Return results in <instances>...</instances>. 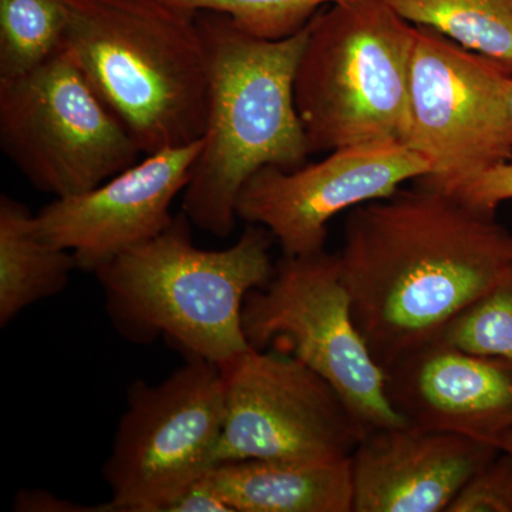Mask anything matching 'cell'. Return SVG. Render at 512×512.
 I'll use <instances>...</instances> for the list:
<instances>
[{"label":"cell","mask_w":512,"mask_h":512,"mask_svg":"<svg viewBox=\"0 0 512 512\" xmlns=\"http://www.w3.org/2000/svg\"><path fill=\"white\" fill-rule=\"evenodd\" d=\"M338 258L357 328L386 370L503 278L512 234L494 212L417 184L350 210Z\"/></svg>","instance_id":"cell-1"},{"label":"cell","mask_w":512,"mask_h":512,"mask_svg":"<svg viewBox=\"0 0 512 512\" xmlns=\"http://www.w3.org/2000/svg\"><path fill=\"white\" fill-rule=\"evenodd\" d=\"M197 19L208 64V121L183 212L195 227L227 238L237 224L239 192L256 171L296 170L312 154L295 103L308 26L266 40L221 13L198 12Z\"/></svg>","instance_id":"cell-2"},{"label":"cell","mask_w":512,"mask_h":512,"mask_svg":"<svg viewBox=\"0 0 512 512\" xmlns=\"http://www.w3.org/2000/svg\"><path fill=\"white\" fill-rule=\"evenodd\" d=\"M183 211L157 237L97 269L114 328L130 342L167 339L187 359L222 365L251 348L242 329L245 298L275 265L272 237L248 224L231 247H195Z\"/></svg>","instance_id":"cell-3"},{"label":"cell","mask_w":512,"mask_h":512,"mask_svg":"<svg viewBox=\"0 0 512 512\" xmlns=\"http://www.w3.org/2000/svg\"><path fill=\"white\" fill-rule=\"evenodd\" d=\"M63 3L64 45L141 153L204 138L210 83L197 13L165 0Z\"/></svg>","instance_id":"cell-4"},{"label":"cell","mask_w":512,"mask_h":512,"mask_svg":"<svg viewBox=\"0 0 512 512\" xmlns=\"http://www.w3.org/2000/svg\"><path fill=\"white\" fill-rule=\"evenodd\" d=\"M413 43L414 25L386 0H343L320 10L295 76L312 153L403 143Z\"/></svg>","instance_id":"cell-5"},{"label":"cell","mask_w":512,"mask_h":512,"mask_svg":"<svg viewBox=\"0 0 512 512\" xmlns=\"http://www.w3.org/2000/svg\"><path fill=\"white\" fill-rule=\"evenodd\" d=\"M249 346L289 353L328 380L367 433L407 426L386 393V373L353 318L338 254L284 255L242 308Z\"/></svg>","instance_id":"cell-6"},{"label":"cell","mask_w":512,"mask_h":512,"mask_svg":"<svg viewBox=\"0 0 512 512\" xmlns=\"http://www.w3.org/2000/svg\"><path fill=\"white\" fill-rule=\"evenodd\" d=\"M0 146L55 198L99 187L141 154L66 45L33 72L0 80Z\"/></svg>","instance_id":"cell-7"},{"label":"cell","mask_w":512,"mask_h":512,"mask_svg":"<svg viewBox=\"0 0 512 512\" xmlns=\"http://www.w3.org/2000/svg\"><path fill=\"white\" fill-rule=\"evenodd\" d=\"M224 419V380L208 360L187 359L154 386L131 384L103 467L109 512H165L215 467Z\"/></svg>","instance_id":"cell-8"},{"label":"cell","mask_w":512,"mask_h":512,"mask_svg":"<svg viewBox=\"0 0 512 512\" xmlns=\"http://www.w3.org/2000/svg\"><path fill=\"white\" fill-rule=\"evenodd\" d=\"M225 419L215 466L349 460L367 431L338 390L289 353L249 348L220 365Z\"/></svg>","instance_id":"cell-9"},{"label":"cell","mask_w":512,"mask_h":512,"mask_svg":"<svg viewBox=\"0 0 512 512\" xmlns=\"http://www.w3.org/2000/svg\"><path fill=\"white\" fill-rule=\"evenodd\" d=\"M511 77L436 30L414 26L403 143L431 165L417 184L453 194L511 160L505 114Z\"/></svg>","instance_id":"cell-10"},{"label":"cell","mask_w":512,"mask_h":512,"mask_svg":"<svg viewBox=\"0 0 512 512\" xmlns=\"http://www.w3.org/2000/svg\"><path fill=\"white\" fill-rule=\"evenodd\" d=\"M431 171L423 154L403 143L339 148L296 170L265 167L239 192L237 215L261 225L284 255L325 251L329 222L343 211L389 198Z\"/></svg>","instance_id":"cell-11"},{"label":"cell","mask_w":512,"mask_h":512,"mask_svg":"<svg viewBox=\"0 0 512 512\" xmlns=\"http://www.w3.org/2000/svg\"><path fill=\"white\" fill-rule=\"evenodd\" d=\"M204 140L147 154L93 190L55 198L36 214L40 235L96 272L173 221L171 205L190 183Z\"/></svg>","instance_id":"cell-12"},{"label":"cell","mask_w":512,"mask_h":512,"mask_svg":"<svg viewBox=\"0 0 512 512\" xmlns=\"http://www.w3.org/2000/svg\"><path fill=\"white\" fill-rule=\"evenodd\" d=\"M394 410L416 429L500 448L512 430V360L427 343L384 370Z\"/></svg>","instance_id":"cell-13"},{"label":"cell","mask_w":512,"mask_h":512,"mask_svg":"<svg viewBox=\"0 0 512 512\" xmlns=\"http://www.w3.org/2000/svg\"><path fill=\"white\" fill-rule=\"evenodd\" d=\"M500 448L400 426L370 431L350 457L353 512H447Z\"/></svg>","instance_id":"cell-14"},{"label":"cell","mask_w":512,"mask_h":512,"mask_svg":"<svg viewBox=\"0 0 512 512\" xmlns=\"http://www.w3.org/2000/svg\"><path fill=\"white\" fill-rule=\"evenodd\" d=\"M205 483L235 512H353L352 463L242 460L218 464Z\"/></svg>","instance_id":"cell-15"},{"label":"cell","mask_w":512,"mask_h":512,"mask_svg":"<svg viewBox=\"0 0 512 512\" xmlns=\"http://www.w3.org/2000/svg\"><path fill=\"white\" fill-rule=\"evenodd\" d=\"M77 268L72 252L40 235L36 214L9 195L0 197V326L63 292Z\"/></svg>","instance_id":"cell-16"},{"label":"cell","mask_w":512,"mask_h":512,"mask_svg":"<svg viewBox=\"0 0 512 512\" xmlns=\"http://www.w3.org/2000/svg\"><path fill=\"white\" fill-rule=\"evenodd\" d=\"M414 26L436 30L512 76V0H386Z\"/></svg>","instance_id":"cell-17"},{"label":"cell","mask_w":512,"mask_h":512,"mask_svg":"<svg viewBox=\"0 0 512 512\" xmlns=\"http://www.w3.org/2000/svg\"><path fill=\"white\" fill-rule=\"evenodd\" d=\"M63 0H0V80L16 79L64 47Z\"/></svg>","instance_id":"cell-18"},{"label":"cell","mask_w":512,"mask_h":512,"mask_svg":"<svg viewBox=\"0 0 512 512\" xmlns=\"http://www.w3.org/2000/svg\"><path fill=\"white\" fill-rule=\"evenodd\" d=\"M439 339L467 352L512 360V265L490 291L448 323Z\"/></svg>","instance_id":"cell-19"},{"label":"cell","mask_w":512,"mask_h":512,"mask_svg":"<svg viewBox=\"0 0 512 512\" xmlns=\"http://www.w3.org/2000/svg\"><path fill=\"white\" fill-rule=\"evenodd\" d=\"M191 12H215L228 16L239 29L266 40L296 35L316 15L343 0H165Z\"/></svg>","instance_id":"cell-20"},{"label":"cell","mask_w":512,"mask_h":512,"mask_svg":"<svg viewBox=\"0 0 512 512\" xmlns=\"http://www.w3.org/2000/svg\"><path fill=\"white\" fill-rule=\"evenodd\" d=\"M447 512H512V456L500 450L468 481Z\"/></svg>","instance_id":"cell-21"},{"label":"cell","mask_w":512,"mask_h":512,"mask_svg":"<svg viewBox=\"0 0 512 512\" xmlns=\"http://www.w3.org/2000/svg\"><path fill=\"white\" fill-rule=\"evenodd\" d=\"M451 195L471 207L495 214L498 205L512 200V158L467 181Z\"/></svg>","instance_id":"cell-22"},{"label":"cell","mask_w":512,"mask_h":512,"mask_svg":"<svg viewBox=\"0 0 512 512\" xmlns=\"http://www.w3.org/2000/svg\"><path fill=\"white\" fill-rule=\"evenodd\" d=\"M165 512H235L204 478L165 507Z\"/></svg>","instance_id":"cell-23"},{"label":"cell","mask_w":512,"mask_h":512,"mask_svg":"<svg viewBox=\"0 0 512 512\" xmlns=\"http://www.w3.org/2000/svg\"><path fill=\"white\" fill-rule=\"evenodd\" d=\"M15 511L19 512H103V505H79L62 500L45 491L26 490L16 494Z\"/></svg>","instance_id":"cell-24"},{"label":"cell","mask_w":512,"mask_h":512,"mask_svg":"<svg viewBox=\"0 0 512 512\" xmlns=\"http://www.w3.org/2000/svg\"><path fill=\"white\" fill-rule=\"evenodd\" d=\"M505 114H507L508 137H510L512 150V77L510 86H508L507 97H505Z\"/></svg>","instance_id":"cell-25"},{"label":"cell","mask_w":512,"mask_h":512,"mask_svg":"<svg viewBox=\"0 0 512 512\" xmlns=\"http://www.w3.org/2000/svg\"><path fill=\"white\" fill-rule=\"evenodd\" d=\"M500 450L512 456V430L507 434V436L504 437L503 443H501L500 446Z\"/></svg>","instance_id":"cell-26"}]
</instances>
